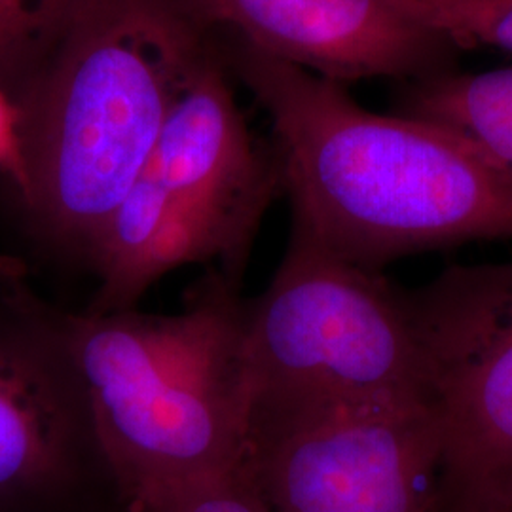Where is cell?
Segmentation results:
<instances>
[{
    "instance_id": "16",
    "label": "cell",
    "mask_w": 512,
    "mask_h": 512,
    "mask_svg": "<svg viewBox=\"0 0 512 512\" xmlns=\"http://www.w3.org/2000/svg\"><path fill=\"white\" fill-rule=\"evenodd\" d=\"M482 512H512V490L507 495H503L501 499H497L494 505H490L488 509Z\"/></svg>"
},
{
    "instance_id": "5",
    "label": "cell",
    "mask_w": 512,
    "mask_h": 512,
    "mask_svg": "<svg viewBox=\"0 0 512 512\" xmlns=\"http://www.w3.org/2000/svg\"><path fill=\"white\" fill-rule=\"evenodd\" d=\"M408 302L442 448L440 512L512 490V260L450 266Z\"/></svg>"
},
{
    "instance_id": "2",
    "label": "cell",
    "mask_w": 512,
    "mask_h": 512,
    "mask_svg": "<svg viewBox=\"0 0 512 512\" xmlns=\"http://www.w3.org/2000/svg\"><path fill=\"white\" fill-rule=\"evenodd\" d=\"M44 313L128 509L249 465L245 304L209 281L177 315Z\"/></svg>"
},
{
    "instance_id": "12",
    "label": "cell",
    "mask_w": 512,
    "mask_h": 512,
    "mask_svg": "<svg viewBox=\"0 0 512 512\" xmlns=\"http://www.w3.org/2000/svg\"><path fill=\"white\" fill-rule=\"evenodd\" d=\"M408 16L448 38L458 50L512 54V0H393Z\"/></svg>"
},
{
    "instance_id": "11",
    "label": "cell",
    "mask_w": 512,
    "mask_h": 512,
    "mask_svg": "<svg viewBox=\"0 0 512 512\" xmlns=\"http://www.w3.org/2000/svg\"><path fill=\"white\" fill-rule=\"evenodd\" d=\"M395 114L454 131L512 169V67L404 82Z\"/></svg>"
},
{
    "instance_id": "4",
    "label": "cell",
    "mask_w": 512,
    "mask_h": 512,
    "mask_svg": "<svg viewBox=\"0 0 512 512\" xmlns=\"http://www.w3.org/2000/svg\"><path fill=\"white\" fill-rule=\"evenodd\" d=\"M243 361L251 421L338 406L425 404L408 293L382 272L332 253L296 220L270 287L245 304Z\"/></svg>"
},
{
    "instance_id": "15",
    "label": "cell",
    "mask_w": 512,
    "mask_h": 512,
    "mask_svg": "<svg viewBox=\"0 0 512 512\" xmlns=\"http://www.w3.org/2000/svg\"><path fill=\"white\" fill-rule=\"evenodd\" d=\"M0 173L16 188L19 198L27 190V165L21 141V110L0 88Z\"/></svg>"
},
{
    "instance_id": "1",
    "label": "cell",
    "mask_w": 512,
    "mask_h": 512,
    "mask_svg": "<svg viewBox=\"0 0 512 512\" xmlns=\"http://www.w3.org/2000/svg\"><path fill=\"white\" fill-rule=\"evenodd\" d=\"M238 65L272 118L294 220L332 253L382 272L404 256L512 239V169L471 141L363 109L342 84L245 40Z\"/></svg>"
},
{
    "instance_id": "6",
    "label": "cell",
    "mask_w": 512,
    "mask_h": 512,
    "mask_svg": "<svg viewBox=\"0 0 512 512\" xmlns=\"http://www.w3.org/2000/svg\"><path fill=\"white\" fill-rule=\"evenodd\" d=\"M249 461L272 512H440L442 448L427 404L253 420Z\"/></svg>"
},
{
    "instance_id": "14",
    "label": "cell",
    "mask_w": 512,
    "mask_h": 512,
    "mask_svg": "<svg viewBox=\"0 0 512 512\" xmlns=\"http://www.w3.org/2000/svg\"><path fill=\"white\" fill-rule=\"evenodd\" d=\"M128 512H272V509L264 499L249 461V465L234 473L205 480Z\"/></svg>"
},
{
    "instance_id": "10",
    "label": "cell",
    "mask_w": 512,
    "mask_h": 512,
    "mask_svg": "<svg viewBox=\"0 0 512 512\" xmlns=\"http://www.w3.org/2000/svg\"><path fill=\"white\" fill-rule=\"evenodd\" d=\"M99 289L88 313L131 310L162 275L215 253L202 228L171 200L152 167L129 188L90 251Z\"/></svg>"
},
{
    "instance_id": "7",
    "label": "cell",
    "mask_w": 512,
    "mask_h": 512,
    "mask_svg": "<svg viewBox=\"0 0 512 512\" xmlns=\"http://www.w3.org/2000/svg\"><path fill=\"white\" fill-rule=\"evenodd\" d=\"M18 275L0 264V512H46L97 452L69 359Z\"/></svg>"
},
{
    "instance_id": "8",
    "label": "cell",
    "mask_w": 512,
    "mask_h": 512,
    "mask_svg": "<svg viewBox=\"0 0 512 512\" xmlns=\"http://www.w3.org/2000/svg\"><path fill=\"white\" fill-rule=\"evenodd\" d=\"M194 23L238 29L251 46L304 71L346 84L403 82L454 71L450 40L393 0H177Z\"/></svg>"
},
{
    "instance_id": "3",
    "label": "cell",
    "mask_w": 512,
    "mask_h": 512,
    "mask_svg": "<svg viewBox=\"0 0 512 512\" xmlns=\"http://www.w3.org/2000/svg\"><path fill=\"white\" fill-rule=\"evenodd\" d=\"M177 0H90L21 110L27 190L44 238L90 255L150 164L167 112L200 63Z\"/></svg>"
},
{
    "instance_id": "13",
    "label": "cell",
    "mask_w": 512,
    "mask_h": 512,
    "mask_svg": "<svg viewBox=\"0 0 512 512\" xmlns=\"http://www.w3.org/2000/svg\"><path fill=\"white\" fill-rule=\"evenodd\" d=\"M90 0H0V74L27 67L61 44Z\"/></svg>"
},
{
    "instance_id": "9",
    "label": "cell",
    "mask_w": 512,
    "mask_h": 512,
    "mask_svg": "<svg viewBox=\"0 0 512 512\" xmlns=\"http://www.w3.org/2000/svg\"><path fill=\"white\" fill-rule=\"evenodd\" d=\"M150 167L232 270L281 186L277 156L256 147L219 69L200 59L167 112Z\"/></svg>"
}]
</instances>
